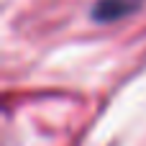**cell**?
<instances>
[{"mask_svg": "<svg viewBox=\"0 0 146 146\" xmlns=\"http://www.w3.org/2000/svg\"><path fill=\"white\" fill-rule=\"evenodd\" d=\"M144 0H98L90 10V18L98 23H115L139 13Z\"/></svg>", "mask_w": 146, "mask_h": 146, "instance_id": "cell-1", "label": "cell"}]
</instances>
